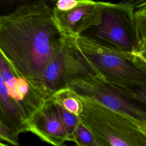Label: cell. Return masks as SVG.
Here are the masks:
<instances>
[{"instance_id":"obj_12","label":"cell","mask_w":146,"mask_h":146,"mask_svg":"<svg viewBox=\"0 0 146 146\" xmlns=\"http://www.w3.org/2000/svg\"><path fill=\"white\" fill-rule=\"evenodd\" d=\"M51 98L55 103L70 112L78 116L80 112L82 104L80 99L68 87L58 90Z\"/></svg>"},{"instance_id":"obj_6","label":"cell","mask_w":146,"mask_h":146,"mask_svg":"<svg viewBox=\"0 0 146 146\" xmlns=\"http://www.w3.org/2000/svg\"><path fill=\"white\" fill-rule=\"evenodd\" d=\"M102 79L92 76L77 78L70 82L67 87L80 97L146 123L145 110L143 107L145 106L124 97Z\"/></svg>"},{"instance_id":"obj_2","label":"cell","mask_w":146,"mask_h":146,"mask_svg":"<svg viewBox=\"0 0 146 146\" xmlns=\"http://www.w3.org/2000/svg\"><path fill=\"white\" fill-rule=\"evenodd\" d=\"M79 98L82 109L78 116L91 133L96 146L146 145V123Z\"/></svg>"},{"instance_id":"obj_19","label":"cell","mask_w":146,"mask_h":146,"mask_svg":"<svg viewBox=\"0 0 146 146\" xmlns=\"http://www.w3.org/2000/svg\"><path fill=\"white\" fill-rule=\"evenodd\" d=\"M6 145H8L0 140V146H6Z\"/></svg>"},{"instance_id":"obj_10","label":"cell","mask_w":146,"mask_h":146,"mask_svg":"<svg viewBox=\"0 0 146 146\" xmlns=\"http://www.w3.org/2000/svg\"><path fill=\"white\" fill-rule=\"evenodd\" d=\"M0 123L15 136L28 132L27 124L0 75Z\"/></svg>"},{"instance_id":"obj_3","label":"cell","mask_w":146,"mask_h":146,"mask_svg":"<svg viewBox=\"0 0 146 146\" xmlns=\"http://www.w3.org/2000/svg\"><path fill=\"white\" fill-rule=\"evenodd\" d=\"M75 38L104 82L146 86V58L106 46L82 34Z\"/></svg>"},{"instance_id":"obj_11","label":"cell","mask_w":146,"mask_h":146,"mask_svg":"<svg viewBox=\"0 0 146 146\" xmlns=\"http://www.w3.org/2000/svg\"><path fill=\"white\" fill-rule=\"evenodd\" d=\"M135 52L146 58V6L134 10Z\"/></svg>"},{"instance_id":"obj_4","label":"cell","mask_w":146,"mask_h":146,"mask_svg":"<svg viewBox=\"0 0 146 146\" xmlns=\"http://www.w3.org/2000/svg\"><path fill=\"white\" fill-rule=\"evenodd\" d=\"M102 75L78 47L75 36H64L59 51L47 64L34 85L49 97L72 80Z\"/></svg>"},{"instance_id":"obj_9","label":"cell","mask_w":146,"mask_h":146,"mask_svg":"<svg viewBox=\"0 0 146 146\" xmlns=\"http://www.w3.org/2000/svg\"><path fill=\"white\" fill-rule=\"evenodd\" d=\"M28 132L55 146L68 141L57 106L51 98L47 99L33 116L29 124Z\"/></svg>"},{"instance_id":"obj_17","label":"cell","mask_w":146,"mask_h":146,"mask_svg":"<svg viewBox=\"0 0 146 146\" xmlns=\"http://www.w3.org/2000/svg\"><path fill=\"white\" fill-rule=\"evenodd\" d=\"M80 0H56L54 3L53 9L59 11H67L76 6Z\"/></svg>"},{"instance_id":"obj_15","label":"cell","mask_w":146,"mask_h":146,"mask_svg":"<svg viewBox=\"0 0 146 146\" xmlns=\"http://www.w3.org/2000/svg\"><path fill=\"white\" fill-rule=\"evenodd\" d=\"M38 1H44L49 4L54 3L56 0H0V17L11 13L22 5Z\"/></svg>"},{"instance_id":"obj_7","label":"cell","mask_w":146,"mask_h":146,"mask_svg":"<svg viewBox=\"0 0 146 146\" xmlns=\"http://www.w3.org/2000/svg\"><path fill=\"white\" fill-rule=\"evenodd\" d=\"M0 75L10 95L19 107L29 128L33 116L50 98L21 76L1 50Z\"/></svg>"},{"instance_id":"obj_1","label":"cell","mask_w":146,"mask_h":146,"mask_svg":"<svg viewBox=\"0 0 146 146\" xmlns=\"http://www.w3.org/2000/svg\"><path fill=\"white\" fill-rule=\"evenodd\" d=\"M63 40L52 8L44 1L22 5L0 17V50L17 72L34 85Z\"/></svg>"},{"instance_id":"obj_14","label":"cell","mask_w":146,"mask_h":146,"mask_svg":"<svg viewBox=\"0 0 146 146\" xmlns=\"http://www.w3.org/2000/svg\"><path fill=\"white\" fill-rule=\"evenodd\" d=\"M78 146H96L89 129L80 121L72 136V141Z\"/></svg>"},{"instance_id":"obj_16","label":"cell","mask_w":146,"mask_h":146,"mask_svg":"<svg viewBox=\"0 0 146 146\" xmlns=\"http://www.w3.org/2000/svg\"><path fill=\"white\" fill-rule=\"evenodd\" d=\"M0 140L8 145L17 146L19 145L18 137L0 123Z\"/></svg>"},{"instance_id":"obj_8","label":"cell","mask_w":146,"mask_h":146,"mask_svg":"<svg viewBox=\"0 0 146 146\" xmlns=\"http://www.w3.org/2000/svg\"><path fill=\"white\" fill-rule=\"evenodd\" d=\"M56 23L64 36H75L97 26L100 22V1L80 0L75 7L67 11L52 8Z\"/></svg>"},{"instance_id":"obj_13","label":"cell","mask_w":146,"mask_h":146,"mask_svg":"<svg viewBox=\"0 0 146 146\" xmlns=\"http://www.w3.org/2000/svg\"><path fill=\"white\" fill-rule=\"evenodd\" d=\"M56 105L67 136L68 141H72L74 133L80 122L79 117L78 115L66 110L59 104L56 103Z\"/></svg>"},{"instance_id":"obj_5","label":"cell","mask_w":146,"mask_h":146,"mask_svg":"<svg viewBox=\"0 0 146 146\" xmlns=\"http://www.w3.org/2000/svg\"><path fill=\"white\" fill-rule=\"evenodd\" d=\"M134 10L127 1L117 3L100 1V22L90 28L93 29L91 34L86 35L106 46L139 55L135 50Z\"/></svg>"},{"instance_id":"obj_18","label":"cell","mask_w":146,"mask_h":146,"mask_svg":"<svg viewBox=\"0 0 146 146\" xmlns=\"http://www.w3.org/2000/svg\"><path fill=\"white\" fill-rule=\"evenodd\" d=\"M135 7V10L146 6L145 0H127Z\"/></svg>"}]
</instances>
